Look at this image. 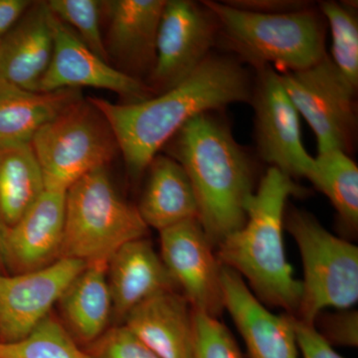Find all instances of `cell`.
<instances>
[{"instance_id": "obj_16", "label": "cell", "mask_w": 358, "mask_h": 358, "mask_svg": "<svg viewBox=\"0 0 358 358\" xmlns=\"http://www.w3.org/2000/svg\"><path fill=\"white\" fill-rule=\"evenodd\" d=\"M166 0H110L102 1L109 18L106 48L126 73H150L157 57V39ZM131 76V75H129ZM140 80V79H138Z\"/></svg>"}, {"instance_id": "obj_29", "label": "cell", "mask_w": 358, "mask_h": 358, "mask_svg": "<svg viewBox=\"0 0 358 358\" xmlns=\"http://www.w3.org/2000/svg\"><path fill=\"white\" fill-rule=\"evenodd\" d=\"M87 350L93 358H160L124 326L106 331Z\"/></svg>"}, {"instance_id": "obj_8", "label": "cell", "mask_w": 358, "mask_h": 358, "mask_svg": "<svg viewBox=\"0 0 358 358\" xmlns=\"http://www.w3.org/2000/svg\"><path fill=\"white\" fill-rule=\"evenodd\" d=\"M282 87L308 122L317 141L319 155L352 150L357 131L355 94L350 82L327 56L317 64L280 74Z\"/></svg>"}, {"instance_id": "obj_31", "label": "cell", "mask_w": 358, "mask_h": 358, "mask_svg": "<svg viewBox=\"0 0 358 358\" xmlns=\"http://www.w3.org/2000/svg\"><path fill=\"white\" fill-rule=\"evenodd\" d=\"M296 346L303 358H345L334 350L331 343L315 329L294 315Z\"/></svg>"}, {"instance_id": "obj_22", "label": "cell", "mask_w": 358, "mask_h": 358, "mask_svg": "<svg viewBox=\"0 0 358 358\" xmlns=\"http://www.w3.org/2000/svg\"><path fill=\"white\" fill-rule=\"evenodd\" d=\"M107 267L108 262L87 264L59 300L72 336L89 345L107 331L113 313Z\"/></svg>"}, {"instance_id": "obj_27", "label": "cell", "mask_w": 358, "mask_h": 358, "mask_svg": "<svg viewBox=\"0 0 358 358\" xmlns=\"http://www.w3.org/2000/svg\"><path fill=\"white\" fill-rule=\"evenodd\" d=\"M46 4L52 14L70 27L90 50L110 62L101 27L102 1L50 0Z\"/></svg>"}, {"instance_id": "obj_10", "label": "cell", "mask_w": 358, "mask_h": 358, "mask_svg": "<svg viewBox=\"0 0 358 358\" xmlns=\"http://www.w3.org/2000/svg\"><path fill=\"white\" fill-rule=\"evenodd\" d=\"M251 102L261 157L289 178H306L315 159L301 141L300 115L272 66L257 68Z\"/></svg>"}, {"instance_id": "obj_34", "label": "cell", "mask_w": 358, "mask_h": 358, "mask_svg": "<svg viewBox=\"0 0 358 358\" xmlns=\"http://www.w3.org/2000/svg\"><path fill=\"white\" fill-rule=\"evenodd\" d=\"M7 234H8V227L0 220V273L6 272L8 268Z\"/></svg>"}, {"instance_id": "obj_1", "label": "cell", "mask_w": 358, "mask_h": 358, "mask_svg": "<svg viewBox=\"0 0 358 358\" xmlns=\"http://www.w3.org/2000/svg\"><path fill=\"white\" fill-rule=\"evenodd\" d=\"M252 93L253 85L241 62L210 54L190 76L148 100L133 103L89 100L112 129L129 174L138 178L186 122L251 100Z\"/></svg>"}, {"instance_id": "obj_11", "label": "cell", "mask_w": 358, "mask_h": 358, "mask_svg": "<svg viewBox=\"0 0 358 358\" xmlns=\"http://www.w3.org/2000/svg\"><path fill=\"white\" fill-rule=\"evenodd\" d=\"M162 262L193 310L217 317L224 310L221 270L199 219L159 231Z\"/></svg>"}, {"instance_id": "obj_25", "label": "cell", "mask_w": 358, "mask_h": 358, "mask_svg": "<svg viewBox=\"0 0 358 358\" xmlns=\"http://www.w3.org/2000/svg\"><path fill=\"white\" fill-rule=\"evenodd\" d=\"M0 358H93L77 345L72 334L48 315L26 338L0 343Z\"/></svg>"}, {"instance_id": "obj_30", "label": "cell", "mask_w": 358, "mask_h": 358, "mask_svg": "<svg viewBox=\"0 0 358 358\" xmlns=\"http://www.w3.org/2000/svg\"><path fill=\"white\" fill-rule=\"evenodd\" d=\"M319 322V333L331 345L350 346L358 345L357 310H341L334 313H320L315 322Z\"/></svg>"}, {"instance_id": "obj_5", "label": "cell", "mask_w": 358, "mask_h": 358, "mask_svg": "<svg viewBox=\"0 0 358 358\" xmlns=\"http://www.w3.org/2000/svg\"><path fill=\"white\" fill-rule=\"evenodd\" d=\"M148 227L138 207L113 185L106 167L86 174L66 192L61 258L109 262L124 244L145 238Z\"/></svg>"}, {"instance_id": "obj_33", "label": "cell", "mask_w": 358, "mask_h": 358, "mask_svg": "<svg viewBox=\"0 0 358 358\" xmlns=\"http://www.w3.org/2000/svg\"><path fill=\"white\" fill-rule=\"evenodd\" d=\"M32 3L28 0H0V40L13 29Z\"/></svg>"}, {"instance_id": "obj_12", "label": "cell", "mask_w": 358, "mask_h": 358, "mask_svg": "<svg viewBox=\"0 0 358 358\" xmlns=\"http://www.w3.org/2000/svg\"><path fill=\"white\" fill-rule=\"evenodd\" d=\"M86 265L60 258L31 272L0 273V343H15L31 333Z\"/></svg>"}, {"instance_id": "obj_13", "label": "cell", "mask_w": 358, "mask_h": 358, "mask_svg": "<svg viewBox=\"0 0 358 358\" xmlns=\"http://www.w3.org/2000/svg\"><path fill=\"white\" fill-rule=\"evenodd\" d=\"M50 13L53 55L38 92L91 87L117 94L126 99L124 103L141 102L155 96L148 84L99 57L70 27Z\"/></svg>"}, {"instance_id": "obj_20", "label": "cell", "mask_w": 358, "mask_h": 358, "mask_svg": "<svg viewBox=\"0 0 358 358\" xmlns=\"http://www.w3.org/2000/svg\"><path fill=\"white\" fill-rule=\"evenodd\" d=\"M138 210L148 227L162 231L199 219V203L185 169L169 155H155Z\"/></svg>"}, {"instance_id": "obj_14", "label": "cell", "mask_w": 358, "mask_h": 358, "mask_svg": "<svg viewBox=\"0 0 358 358\" xmlns=\"http://www.w3.org/2000/svg\"><path fill=\"white\" fill-rule=\"evenodd\" d=\"M224 308L229 312L251 358H298L294 315H277L264 307L243 278L221 270Z\"/></svg>"}, {"instance_id": "obj_23", "label": "cell", "mask_w": 358, "mask_h": 358, "mask_svg": "<svg viewBox=\"0 0 358 358\" xmlns=\"http://www.w3.org/2000/svg\"><path fill=\"white\" fill-rule=\"evenodd\" d=\"M46 190L31 145L0 148V220L11 227Z\"/></svg>"}, {"instance_id": "obj_3", "label": "cell", "mask_w": 358, "mask_h": 358, "mask_svg": "<svg viewBox=\"0 0 358 358\" xmlns=\"http://www.w3.org/2000/svg\"><path fill=\"white\" fill-rule=\"evenodd\" d=\"M305 190L271 166L246 205V222L218 245L219 262L248 281L261 301L296 315L303 286L287 261L282 228L289 196Z\"/></svg>"}, {"instance_id": "obj_4", "label": "cell", "mask_w": 358, "mask_h": 358, "mask_svg": "<svg viewBox=\"0 0 358 358\" xmlns=\"http://www.w3.org/2000/svg\"><path fill=\"white\" fill-rule=\"evenodd\" d=\"M215 15L219 36L254 67L306 69L327 57L326 27L312 9L281 14L242 10L225 2L203 1Z\"/></svg>"}, {"instance_id": "obj_21", "label": "cell", "mask_w": 358, "mask_h": 358, "mask_svg": "<svg viewBox=\"0 0 358 358\" xmlns=\"http://www.w3.org/2000/svg\"><path fill=\"white\" fill-rule=\"evenodd\" d=\"M81 99L79 89L33 92L0 81V148L30 145L45 124Z\"/></svg>"}, {"instance_id": "obj_17", "label": "cell", "mask_w": 358, "mask_h": 358, "mask_svg": "<svg viewBox=\"0 0 358 358\" xmlns=\"http://www.w3.org/2000/svg\"><path fill=\"white\" fill-rule=\"evenodd\" d=\"M124 326L160 358H193L194 312L182 294L166 291L134 307Z\"/></svg>"}, {"instance_id": "obj_2", "label": "cell", "mask_w": 358, "mask_h": 358, "mask_svg": "<svg viewBox=\"0 0 358 358\" xmlns=\"http://www.w3.org/2000/svg\"><path fill=\"white\" fill-rule=\"evenodd\" d=\"M166 145L189 178L202 228L218 246L246 222L247 202L255 192L251 159L212 112L186 122Z\"/></svg>"}, {"instance_id": "obj_9", "label": "cell", "mask_w": 358, "mask_h": 358, "mask_svg": "<svg viewBox=\"0 0 358 358\" xmlns=\"http://www.w3.org/2000/svg\"><path fill=\"white\" fill-rule=\"evenodd\" d=\"M219 38L215 15L203 2L167 0L160 20L150 83L155 95L182 82L210 55Z\"/></svg>"}, {"instance_id": "obj_28", "label": "cell", "mask_w": 358, "mask_h": 358, "mask_svg": "<svg viewBox=\"0 0 358 358\" xmlns=\"http://www.w3.org/2000/svg\"><path fill=\"white\" fill-rule=\"evenodd\" d=\"M194 312L193 358H245L229 329L217 317Z\"/></svg>"}, {"instance_id": "obj_6", "label": "cell", "mask_w": 358, "mask_h": 358, "mask_svg": "<svg viewBox=\"0 0 358 358\" xmlns=\"http://www.w3.org/2000/svg\"><path fill=\"white\" fill-rule=\"evenodd\" d=\"M285 223L303 266V293L294 317L313 324L327 308H352L358 301L357 246L334 236L306 211H289Z\"/></svg>"}, {"instance_id": "obj_18", "label": "cell", "mask_w": 358, "mask_h": 358, "mask_svg": "<svg viewBox=\"0 0 358 358\" xmlns=\"http://www.w3.org/2000/svg\"><path fill=\"white\" fill-rule=\"evenodd\" d=\"M51 13L46 2L32 3L0 40V81L38 92L53 55Z\"/></svg>"}, {"instance_id": "obj_32", "label": "cell", "mask_w": 358, "mask_h": 358, "mask_svg": "<svg viewBox=\"0 0 358 358\" xmlns=\"http://www.w3.org/2000/svg\"><path fill=\"white\" fill-rule=\"evenodd\" d=\"M225 3L242 10L263 14L296 13L310 8L308 2L298 0H233Z\"/></svg>"}, {"instance_id": "obj_26", "label": "cell", "mask_w": 358, "mask_h": 358, "mask_svg": "<svg viewBox=\"0 0 358 358\" xmlns=\"http://www.w3.org/2000/svg\"><path fill=\"white\" fill-rule=\"evenodd\" d=\"M320 10L331 27L334 64L350 82L358 86V21L355 6L348 2L324 1Z\"/></svg>"}, {"instance_id": "obj_7", "label": "cell", "mask_w": 358, "mask_h": 358, "mask_svg": "<svg viewBox=\"0 0 358 358\" xmlns=\"http://www.w3.org/2000/svg\"><path fill=\"white\" fill-rule=\"evenodd\" d=\"M30 145L46 189L62 192L86 174L106 167L119 150L105 117L83 99L45 124Z\"/></svg>"}, {"instance_id": "obj_24", "label": "cell", "mask_w": 358, "mask_h": 358, "mask_svg": "<svg viewBox=\"0 0 358 358\" xmlns=\"http://www.w3.org/2000/svg\"><path fill=\"white\" fill-rule=\"evenodd\" d=\"M307 178L329 199L341 223L357 230L358 169L348 155L334 150L317 155Z\"/></svg>"}, {"instance_id": "obj_15", "label": "cell", "mask_w": 358, "mask_h": 358, "mask_svg": "<svg viewBox=\"0 0 358 358\" xmlns=\"http://www.w3.org/2000/svg\"><path fill=\"white\" fill-rule=\"evenodd\" d=\"M66 192L45 190L8 227L7 259L14 274L47 267L61 258L65 230Z\"/></svg>"}, {"instance_id": "obj_19", "label": "cell", "mask_w": 358, "mask_h": 358, "mask_svg": "<svg viewBox=\"0 0 358 358\" xmlns=\"http://www.w3.org/2000/svg\"><path fill=\"white\" fill-rule=\"evenodd\" d=\"M113 313L119 319L141 301L176 288L171 274L145 238L124 244L110 257L107 267Z\"/></svg>"}]
</instances>
